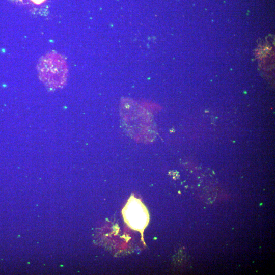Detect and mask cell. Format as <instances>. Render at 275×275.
I'll use <instances>...</instances> for the list:
<instances>
[{
	"label": "cell",
	"instance_id": "obj_1",
	"mask_svg": "<svg viewBox=\"0 0 275 275\" xmlns=\"http://www.w3.org/2000/svg\"><path fill=\"white\" fill-rule=\"evenodd\" d=\"M126 223L133 229L143 232L149 223L148 211L139 199L131 197L122 210Z\"/></svg>",
	"mask_w": 275,
	"mask_h": 275
}]
</instances>
